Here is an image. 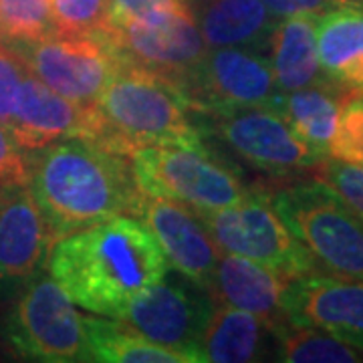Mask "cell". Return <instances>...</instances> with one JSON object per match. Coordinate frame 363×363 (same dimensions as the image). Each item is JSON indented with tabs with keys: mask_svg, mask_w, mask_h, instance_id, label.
<instances>
[{
	"mask_svg": "<svg viewBox=\"0 0 363 363\" xmlns=\"http://www.w3.org/2000/svg\"><path fill=\"white\" fill-rule=\"evenodd\" d=\"M154 234L138 216H116L52 242L47 272L77 307L121 319L131 301L168 271Z\"/></svg>",
	"mask_w": 363,
	"mask_h": 363,
	"instance_id": "6da1fadb",
	"label": "cell"
},
{
	"mask_svg": "<svg viewBox=\"0 0 363 363\" xmlns=\"http://www.w3.org/2000/svg\"><path fill=\"white\" fill-rule=\"evenodd\" d=\"M26 186L55 240L116 216H140L145 200L130 157L77 135L28 157Z\"/></svg>",
	"mask_w": 363,
	"mask_h": 363,
	"instance_id": "7a4b0ae2",
	"label": "cell"
},
{
	"mask_svg": "<svg viewBox=\"0 0 363 363\" xmlns=\"http://www.w3.org/2000/svg\"><path fill=\"white\" fill-rule=\"evenodd\" d=\"M192 116L194 111L176 83L121 65L99 99L87 107L77 138L128 157L152 145L202 147V131Z\"/></svg>",
	"mask_w": 363,
	"mask_h": 363,
	"instance_id": "3957f363",
	"label": "cell"
},
{
	"mask_svg": "<svg viewBox=\"0 0 363 363\" xmlns=\"http://www.w3.org/2000/svg\"><path fill=\"white\" fill-rule=\"evenodd\" d=\"M269 196L317 271L363 281V220L333 188L315 178L269 190Z\"/></svg>",
	"mask_w": 363,
	"mask_h": 363,
	"instance_id": "277c9868",
	"label": "cell"
},
{
	"mask_svg": "<svg viewBox=\"0 0 363 363\" xmlns=\"http://www.w3.org/2000/svg\"><path fill=\"white\" fill-rule=\"evenodd\" d=\"M133 178L143 196L166 198L194 212H216L238 204L250 192L240 174L208 145H152L131 154Z\"/></svg>",
	"mask_w": 363,
	"mask_h": 363,
	"instance_id": "5b68a950",
	"label": "cell"
},
{
	"mask_svg": "<svg viewBox=\"0 0 363 363\" xmlns=\"http://www.w3.org/2000/svg\"><path fill=\"white\" fill-rule=\"evenodd\" d=\"M45 271L37 272L14 298L2 331L6 345L26 362H91L85 315Z\"/></svg>",
	"mask_w": 363,
	"mask_h": 363,
	"instance_id": "8992f818",
	"label": "cell"
},
{
	"mask_svg": "<svg viewBox=\"0 0 363 363\" xmlns=\"http://www.w3.org/2000/svg\"><path fill=\"white\" fill-rule=\"evenodd\" d=\"M204 222L220 255H234L260 262L293 279L319 272L309 252L289 233L271 204L269 188H250L238 204L216 212H196Z\"/></svg>",
	"mask_w": 363,
	"mask_h": 363,
	"instance_id": "52a82bcc",
	"label": "cell"
},
{
	"mask_svg": "<svg viewBox=\"0 0 363 363\" xmlns=\"http://www.w3.org/2000/svg\"><path fill=\"white\" fill-rule=\"evenodd\" d=\"M93 39L101 40L113 52L119 67H138L178 87L208 52L206 40L188 6L150 23L107 25Z\"/></svg>",
	"mask_w": 363,
	"mask_h": 363,
	"instance_id": "ba28073f",
	"label": "cell"
},
{
	"mask_svg": "<svg viewBox=\"0 0 363 363\" xmlns=\"http://www.w3.org/2000/svg\"><path fill=\"white\" fill-rule=\"evenodd\" d=\"M214 305L206 289L182 272L168 269L156 285L131 301L119 321L154 343L184 351L196 363H204L200 345Z\"/></svg>",
	"mask_w": 363,
	"mask_h": 363,
	"instance_id": "9c48e42d",
	"label": "cell"
},
{
	"mask_svg": "<svg viewBox=\"0 0 363 363\" xmlns=\"http://www.w3.org/2000/svg\"><path fill=\"white\" fill-rule=\"evenodd\" d=\"M180 89L194 116L202 117L269 105L279 93L269 57L240 47L208 49Z\"/></svg>",
	"mask_w": 363,
	"mask_h": 363,
	"instance_id": "30bf717a",
	"label": "cell"
},
{
	"mask_svg": "<svg viewBox=\"0 0 363 363\" xmlns=\"http://www.w3.org/2000/svg\"><path fill=\"white\" fill-rule=\"evenodd\" d=\"M11 45L35 77L83 107L99 99L119 69L113 52L97 39L51 35L33 40H11Z\"/></svg>",
	"mask_w": 363,
	"mask_h": 363,
	"instance_id": "8fae6325",
	"label": "cell"
},
{
	"mask_svg": "<svg viewBox=\"0 0 363 363\" xmlns=\"http://www.w3.org/2000/svg\"><path fill=\"white\" fill-rule=\"evenodd\" d=\"M210 130L234 156L272 176L313 169L325 157L298 140L283 117L267 105L206 116Z\"/></svg>",
	"mask_w": 363,
	"mask_h": 363,
	"instance_id": "7c38bea8",
	"label": "cell"
},
{
	"mask_svg": "<svg viewBox=\"0 0 363 363\" xmlns=\"http://www.w3.org/2000/svg\"><path fill=\"white\" fill-rule=\"evenodd\" d=\"M281 305L291 325L321 329L363 353V281L298 274L286 281Z\"/></svg>",
	"mask_w": 363,
	"mask_h": 363,
	"instance_id": "4fadbf2b",
	"label": "cell"
},
{
	"mask_svg": "<svg viewBox=\"0 0 363 363\" xmlns=\"http://www.w3.org/2000/svg\"><path fill=\"white\" fill-rule=\"evenodd\" d=\"M52 238L26 184L0 186V295H11L47 269Z\"/></svg>",
	"mask_w": 363,
	"mask_h": 363,
	"instance_id": "5bb4252c",
	"label": "cell"
},
{
	"mask_svg": "<svg viewBox=\"0 0 363 363\" xmlns=\"http://www.w3.org/2000/svg\"><path fill=\"white\" fill-rule=\"evenodd\" d=\"M138 218L154 234L169 269L210 291L220 250L194 210L166 198L145 196Z\"/></svg>",
	"mask_w": 363,
	"mask_h": 363,
	"instance_id": "9a60e30c",
	"label": "cell"
},
{
	"mask_svg": "<svg viewBox=\"0 0 363 363\" xmlns=\"http://www.w3.org/2000/svg\"><path fill=\"white\" fill-rule=\"evenodd\" d=\"M85 111L87 107L55 93L28 71L6 130L23 152H39L59 140L81 135Z\"/></svg>",
	"mask_w": 363,
	"mask_h": 363,
	"instance_id": "2e32d148",
	"label": "cell"
},
{
	"mask_svg": "<svg viewBox=\"0 0 363 363\" xmlns=\"http://www.w3.org/2000/svg\"><path fill=\"white\" fill-rule=\"evenodd\" d=\"M286 277L269 267L234 255H220L216 274L210 286L214 303L252 313L272 325L285 323L283 315V289Z\"/></svg>",
	"mask_w": 363,
	"mask_h": 363,
	"instance_id": "e0dca14e",
	"label": "cell"
},
{
	"mask_svg": "<svg viewBox=\"0 0 363 363\" xmlns=\"http://www.w3.org/2000/svg\"><path fill=\"white\" fill-rule=\"evenodd\" d=\"M277 325L252 313L216 303L202 337V357L214 363H245L274 355Z\"/></svg>",
	"mask_w": 363,
	"mask_h": 363,
	"instance_id": "ac0fdd59",
	"label": "cell"
},
{
	"mask_svg": "<svg viewBox=\"0 0 363 363\" xmlns=\"http://www.w3.org/2000/svg\"><path fill=\"white\" fill-rule=\"evenodd\" d=\"M317 55L327 77L363 93V6L339 4L315 21Z\"/></svg>",
	"mask_w": 363,
	"mask_h": 363,
	"instance_id": "d6986e66",
	"label": "cell"
},
{
	"mask_svg": "<svg viewBox=\"0 0 363 363\" xmlns=\"http://www.w3.org/2000/svg\"><path fill=\"white\" fill-rule=\"evenodd\" d=\"M345 93L347 89L329 79L295 91H279L267 107L283 117L298 140L315 154L329 157V143Z\"/></svg>",
	"mask_w": 363,
	"mask_h": 363,
	"instance_id": "ffe728a7",
	"label": "cell"
},
{
	"mask_svg": "<svg viewBox=\"0 0 363 363\" xmlns=\"http://www.w3.org/2000/svg\"><path fill=\"white\" fill-rule=\"evenodd\" d=\"M315 21V16H289L279 18L272 26L267 57L279 91H295L329 81L317 55Z\"/></svg>",
	"mask_w": 363,
	"mask_h": 363,
	"instance_id": "44dd1931",
	"label": "cell"
},
{
	"mask_svg": "<svg viewBox=\"0 0 363 363\" xmlns=\"http://www.w3.org/2000/svg\"><path fill=\"white\" fill-rule=\"evenodd\" d=\"M277 21L262 0H206L198 13V28L208 49L240 47L260 51V47H269Z\"/></svg>",
	"mask_w": 363,
	"mask_h": 363,
	"instance_id": "7402d4cb",
	"label": "cell"
},
{
	"mask_svg": "<svg viewBox=\"0 0 363 363\" xmlns=\"http://www.w3.org/2000/svg\"><path fill=\"white\" fill-rule=\"evenodd\" d=\"M85 333L91 362L196 363L192 355L154 343L128 323L111 317H101L93 313L85 315Z\"/></svg>",
	"mask_w": 363,
	"mask_h": 363,
	"instance_id": "603a6c76",
	"label": "cell"
},
{
	"mask_svg": "<svg viewBox=\"0 0 363 363\" xmlns=\"http://www.w3.org/2000/svg\"><path fill=\"white\" fill-rule=\"evenodd\" d=\"M274 359L286 363H357L363 353L315 327L281 323L274 331Z\"/></svg>",
	"mask_w": 363,
	"mask_h": 363,
	"instance_id": "cb8c5ba5",
	"label": "cell"
},
{
	"mask_svg": "<svg viewBox=\"0 0 363 363\" xmlns=\"http://www.w3.org/2000/svg\"><path fill=\"white\" fill-rule=\"evenodd\" d=\"M55 35L49 0H0V37L33 40Z\"/></svg>",
	"mask_w": 363,
	"mask_h": 363,
	"instance_id": "d4e9b609",
	"label": "cell"
},
{
	"mask_svg": "<svg viewBox=\"0 0 363 363\" xmlns=\"http://www.w3.org/2000/svg\"><path fill=\"white\" fill-rule=\"evenodd\" d=\"M55 35L93 39L107 26V0H49Z\"/></svg>",
	"mask_w": 363,
	"mask_h": 363,
	"instance_id": "484cf974",
	"label": "cell"
},
{
	"mask_svg": "<svg viewBox=\"0 0 363 363\" xmlns=\"http://www.w3.org/2000/svg\"><path fill=\"white\" fill-rule=\"evenodd\" d=\"M329 157L363 166V93H345L329 143Z\"/></svg>",
	"mask_w": 363,
	"mask_h": 363,
	"instance_id": "4316f807",
	"label": "cell"
},
{
	"mask_svg": "<svg viewBox=\"0 0 363 363\" xmlns=\"http://www.w3.org/2000/svg\"><path fill=\"white\" fill-rule=\"evenodd\" d=\"M315 178L333 188L339 198L363 220V166L325 157L315 168Z\"/></svg>",
	"mask_w": 363,
	"mask_h": 363,
	"instance_id": "83f0119b",
	"label": "cell"
},
{
	"mask_svg": "<svg viewBox=\"0 0 363 363\" xmlns=\"http://www.w3.org/2000/svg\"><path fill=\"white\" fill-rule=\"evenodd\" d=\"M28 73L23 57L16 52L11 40L0 37V123L6 128L13 116L14 101L21 83Z\"/></svg>",
	"mask_w": 363,
	"mask_h": 363,
	"instance_id": "f1b7e54d",
	"label": "cell"
},
{
	"mask_svg": "<svg viewBox=\"0 0 363 363\" xmlns=\"http://www.w3.org/2000/svg\"><path fill=\"white\" fill-rule=\"evenodd\" d=\"M107 25L119 26L128 23H150L169 13L186 9L184 0H107Z\"/></svg>",
	"mask_w": 363,
	"mask_h": 363,
	"instance_id": "f546056e",
	"label": "cell"
},
{
	"mask_svg": "<svg viewBox=\"0 0 363 363\" xmlns=\"http://www.w3.org/2000/svg\"><path fill=\"white\" fill-rule=\"evenodd\" d=\"M26 180H28V156L14 143L13 135L0 123V186L26 184Z\"/></svg>",
	"mask_w": 363,
	"mask_h": 363,
	"instance_id": "4dcf8cb0",
	"label": "cell"
},
{
	"mask_svg": "<svg viewBox=\"0 0 363 363\" xmlns=\"http://www.w3.org/2000/svg\"><path fill=\"white\" fill-rule=\"evenodd\" d=\"M267 11L274 18L289 16H321L327 11L339 6V0H262Z\"/></svg>",
	"mask_w": 363,
	"mask_h": 363,
	"instance_id": "1f68e13d",
	"label": "cell"
},
{
	"mask_svg": "<svg viewBox=\"0 0 363 363\" xmlns=\"http://www.w3.org/2000/svg\"><path fill=\"white\" fill-rule=\"evenodd\" d=\"M339 4H359V6H363V0H339Z\"/></svg>",
	"mask_w": 363,
	"mask_h": 363,
	"instance_id": "d6a6232c",
	"label": "cell"
}]
</instances>
